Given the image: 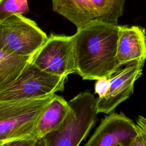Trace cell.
Returning <instances> with one entry per match:
<instances>
[{
	"mask_svg": "<svg viewBox=\"0 0 146 146\" xmlns=\"http://www.w3.org/2000/svg\"><path fill=\"white\" fill-rule=\"evenodd\" d=\"M120 27L95 21L73 35L76 74L83 80L108 78L120 68L116 58Z\"/></svg>",
	"mask_w": 146,
	"mask_h": 146,
	"instance_id": "obj_1",
	"label": "cell"
},
{
	"mask_svg": "<svg viewBox=\"0 0 146 146\" xmlns=\"http://www.w3.org/2000/svg\"><path fill=\"white\" fill-rule=\"evenodd\" d=\"M55 94L20 100H0V146L18 139L33 138L39 117Z\"/></svg>",
	"mask_w": 146,
	"mask_h": 146,
	"instance_id": "obj_2",
	"label": "cell"
},
{
	"mask_svg": "<svg viewBox=\"0 0 146 146\" xmlns=\"http://www.w3.org/2000/svg\"><path fill=\"white\" fill-rule=\"evenodd\" d=\"M68 102L71 111L55 131L40 140L39 145L78 146L95 125L96 100L90 91L82 92Z\"/></svg>",
	"mask_w": 146,
	"mask_h": 146,
	"instance_id": "obj_3",
	"label": "cell"
},
{
	"mask_svg": "<svg viewBox=\"0 0 146 146\" xmlns=\"http://www.w3.org/2000/svg\"><path fill=\"white\" fill-rule=\"evenodd\" d=\"M47 38L35 21L21 14L0 21V50L8 54L33 57Z\"/></svg>",
	"mask_w": 146,
	"mask_h": 146,
	"instance_id": "obj_4",
	"label": "cell"
},
{
	"mask_svg": "<svg viewBox=\"0 0 146 146\" xmlns=\"http://www.w3.org/2000/svg\"><path fill=\"white\" fill-rule=\"evenodd\" d=\"M67 78L47 72L30 61L16 80L0 91V100L30 99L63 91Z\"/></svg>",
	"mask_w": 146,
	"mask_h": 146,
	"instance_id": "obj_5",
	"label": "cell"
},
{
	"mask_svg": "<svg viewBox=\"0 0 146 146\" xmlns=\"http://www.w3.org/2000/svg\"><path fill=\"white\" fill-rule=\"evenodd\" d=\"M31 62L41 70L60 76L77 72L73 35L51 33L33 55Z\"/></svg>",
	"mask_w": 146,
	"mask_h": 146,
	"instance_id": "obj_6",
	"label": "cell"
},
{
	"mask_svg": "<svg viewBox=\"0 0 146 146\" xmlns=\"http://www.w3.org/2000/svg\"><path fill=\"white\" fill-rule=\"evenodd\" d=\"M144 63H136L120 68L108 78L107 92L96 99L98 113H108L133 92L135 82L141 75Z\"/></svg>",
	"mask_w": 146,
	"mask_h": 146,
	"instance_id": "obj_7",
	"label": "cell"
},
{
	"mask_svg": "<svg viewBox=\"0 0 146 146\" xmlns=\"http://www.w3.org/2000/svg\"><path fill=\"white\" fill-rule=\"evenodd\" d=\"M136 124L124 113H111L103 119L85 146H131Z\"/></svg>",
	"mask_w": 146,
	"mask_h": 146,
	"instance_id": "obj_8",
	"label": "cell"
},
{
	"mask_svg": "<svg viewBox=\"0 0 146 146\" xmlns=\"http://www.w3.org/2000/svg\"><path fill=\"white\" fill-rule=\"evenodd\" d=\"M52 10L76 26L77 29L100 21L107 23V0H51Z\"/></svg>",
	"mask_w": 146,
	"mask_h": 146,
	"instance_id": "obj_9",
	"label": "cell"
},
{
	"mask_svg": "<svg viewBox=\"0 0 146 146\" xmlns=\"http://www.w3.org/2000/svg\"><path fill=\"white\" fill-rule=\"evenodd\" d=\"M116 58L120 68L136 63H144L146 59L145 29L137 26H120Z\"/></svg>",
	"mask_w": 146,
	"mask_h": 146,
	"instance_id": "obj_10",
	"label": "cell"
},
{
	"mask_svg": "<svg viewBox=\"0 0 146 146\" xmlns=\"http://www.w3.org/2000/svg\"><path fill=\"white\" fill-rule=\"evenodd\" d=\"M71 107L63 97L55 95L39 117L34 136L39 140L55 131L62 124Z\"/></svg>",
	"mask_w": 146,
	"mask_h": 146,
	"instance_id": "obj_11",
	"label": "cell"
},
{
	"mask_svg": "<svg viewBox=\"0 0 146 146\" xmlns=\"http://www.w3.org/2000/svg\"><path fill=\"white\" fill-rule=\"evenodd\" d=\"M31 58L11 55L0 50V91L19 77Z\"/></svg>",
	"mask_w": 146,
	"mask_h": 146,
	"instance_id": "obj_12",
	"label": "cell"
},
{
	"mask_svg": "<svg viewBox=\"0 0 146 146\" xmlns=\"http://www.w3.org/2000/svg\"><path fill=\"white\" fill-rule=\"evenodd\" d=\"M29 11L27 0H0V21L13 15L26 14Z\"/></svg>",
	"mask_w": 146,
	"mask_h": 146,
	"instance_id": "obj_13",
	"label": "cell"
},
{
	"mask_svg": "<svg viewBox=\"0 0 146 146\" xmlns=\"http://www.w3.org/2000/svg\"><path fill=\"white\" fill-rule=\"evenodd\" d=\"M125 1V0H107V23L117 24L119 18L123 15Z\"/></svg>",
	"mask_w": 146,
	"mask_h": 146,
	"instance_id": "obj_14",
	"label": "cell"
},
{
	"mask_svg": "<svg viewBox=\"0 0 146 146\" xmlns=\"http://www.w3.org/2000/svg\"><path fill=\"white\" fill-rule=\"evenodd\" d=\"M136 135L131 146H146V117L139 116L136 123Z\"/></svg>",
	"mask_w": 146,
	"mask_h": 146,
	"instance_id": "obj_15",
	"label": "cell"
},
{
	"mask_svg": "<svg viewBox=\"0 0 146 146\" xmlns=\"http://www.w3.org/2000/svg\"><path fill=\"white\" fill-rule=\"evenodd\" d=\"M109 87L108 78L96 79L95 84V93L98 94L99 97L103 96L108 90Z\"/></svg>",
	"mask_w": 146,
	"mask_h": 146,
	"instance_id": "obj_16",
	"label": "cell"
}]
</instances>
